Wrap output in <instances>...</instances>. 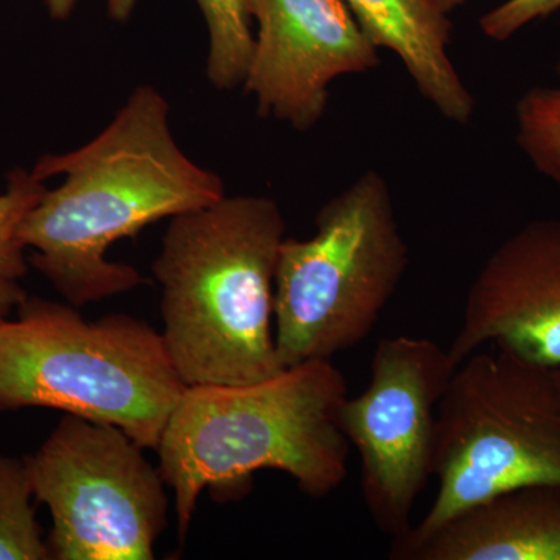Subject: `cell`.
<instances>
[{"label": "cell", "instance_id": "8fae6325", "mask_svg": "<svg viewBox=\"0 0 560 560\" xmlns=\"http://www.w3.org/2000/svg\"><path fill=\"white\" fill-rule=\"evenodd\" d=\"M396 560H560V485L523 486L475 504Z\"/></svg>", "mask_w": 560, "mask_h": 560}, {"label": "cell", "instance_id": "6da1fadb", "mask_svg": "<svg viewBox=\"0 0 560 560\" xmlns=\"http://www.w3.org/2000/svg\"><path fill=\"white\" fill-rule=\"evenodd\" d=\"M168 114L167 98L143 84L97 138L33 165L44 183L65 178L22 221L20 238L32 250L28 264L73 307L145 282L131 265L106 259L114 243L226 197L223 179L173 138Z\"/></svg>", "mask_w": 560, "mask_h": 560}, {"label": "cell", "instance_id": "e0dca14e", "mask_svg": "<svg viewBox=\"0 0 560 560\" xmlns=\"http://www.w3.org/2000/svg\"><path fill=\"white\" fill-rule=\"evenodd\" d=\"M560 11V0H506L482 14V35L495 43H506L533 22L545 20Z\"/></svg>", "mask_w": 560, "mask_h": 560}, {"label": "cell", "instance_id": "9a60e30c", "mask_svg": "<svg viewBox=\"0 0 560 560\" xmlns=\"http://www.w3.org/2000/svg\"><path fill=\"white\" fill-rule=\"evenodd\" d=\"M558 81L537 84L515 103V142L534 171L560 189V55Z\"/></svg>", "mask_w": 560, "mask_h": 560}, {"label": "cell", "instance_id": "d6986e66", "mask_svg": "<svg viewBox=\"0 0 560 560\" xmlns=\"http://www.w3.org/2000/svg\"><path fill=\"white\" fill-rule=\"evenodd\" d=\"M27 296V291L22 289L20 282L0 283V319L10 316Z\"/></svg>", "mask_w": 560, "mask_h": 560}, {"label": "cell", "instance_id": "ac0fdd59", "mask_svg": "<svg viewBox=\"0 0 560 560\" xmlns=\"http://www.w3.org/2000/svg\"><path fill=\"white\" fill-rule=\"evenodd\" d=\"M79 2L80 0H43L47 13L55 21L69 20ZM138 2L139 0H106V11L110 20L124 24L135 13Z\"/></svg>", "mask_w": 560, "mask_h": 560}, {"label": "cell", "instance_id": "3957f363", "mask_svg": "<svg viewBox=\"0 0 560 560\" xmlns=\"http://www.w3.org/2000/svg\"><path fill=\"white\" fill-rule=\"evenodd\" d=\"M287 224L256 195L172 217L153 275L161 331L187 386L249 385L283 371L275 341V279Z\"/></svg>", "mask_w": 560, "mask_h": 560}, {"label": "cell", "instance_id": "52a82bcc", "mask_svg": "<svg viewBox=\"0 0 560 560\" xmlns=\"http://www.w3.org/2000/svg\"><path fill=\"white\" fill-rule=\"evenodd\" d=\"M145 448L110 423L66 415L27 455L33 495L51 514V560H153L167 485Z\"/></svg>", "mask_w": 560, "mask_h": 560}, {"label": "cell", "instance_id": "5bb4252c", "mask_svg": "<svg viewBox=\"0 0 560 560\" xmlns=\"http://www.w3.org/2000/svg\"><path fill=\"white\" fill-rule=\"evenodd\" d=\"M33 499L27 458L0 455V560H51Z\"/></svg>", "mask_w": 560, "mask_h": 560}, {"label": "cell", "instance_id": "ba28073f", "mask_svg": "<svg viewBox=\"0 0 560 560\" xmlns=\"http://www.w3.org/2000/svg\"><path fill=\"white\" fill-rule=\"evenodd\" d=\"M456 368L448 349L430 338H383L366 388L342 401L340 425L359 455L364 506L390 539L411 528L433 477L438 407Z\"/></svg>", "mask_w": 560, "mask_h": 560}, {"label": "cell", "instance_id": "7a4b0ae2", "mask_svg": "<svg viewBox=\"0 0 560 560\" xmlns=\"http://www.w3.org/2000/svg\"><path fill=\"white\" fill-rule=\"evenodd\" d=\"M348 396L331 360L304 361L249 385L187 386L156 447L180 544L206 489L221 503L241 500L260 470L289 475L311 499L340 488L350 451L340 425Z\"/></svg>", "mask_w": 560, "mask_h": 560}, {"label": "cell", "instance_id": "7c38bea8", "mask_svg": "<svg viewBox=\"0 0 560 560\" xmlns=\"http://www.w3.org/2000/svg\"><path fill=\"white\" fill-rule=\"evenodd\" d=\"M375 49L400 58L425 101L442 117L467 125L475 98L448 55L452 22L438 0H342Z\"/></svg>", "mask_w": 560, "mask_h": 560}, {"label": "cell", "instance_id": "5b68a950", "mask_svg": "<svg viewBox=\"0 0 560 560\" xmlns=\"http://www.w3.org/2000/svg\"><path fill=\"white\" fill-rule=\"evenodd\" d=\"M433 477V503L389 559L499 493L560 485L559 368L500 348L460 361L438 407Z\"/></svg>", "mask_w": 560, "mask_h": 560}, {"label": "cell", "instance_id": "277c9868", "mask_svg": "<svg viewBox=\"0 0 560 560\" xmlns=\"http://www.w3.org/2000/svg\"><path fill=\"white\" fill-rule=\"evenodd\" d=\"M0 319V412L54 408L119 427L156 451L186 383L161 331L130 315L88 320L28 298Z\"/></svg>", "mask_w": 560, "mask_h": 560}, {"label": "cell", "instance_id": "8992f818", "mask_svg": "<svg viewBox=\"0 0 560 560\" xmlns=\"http://www.w3.org/2000/svg\"><path fill=\"white\" fill-rule=\"evenodd\" d=\"M311 238L280 245L275 341L283 370L370 337L408 267L388 180L366 171L330 198Z\"/></svg>", "mask_w": 560, "mask_h": 560}, {"label": "cell", "instance_id": "ffe728a7", "mask_svg": "<svg viewBox=\"0 0 560 560\" xmlns=\"http://www.w3.org/2000/svg\"><path fill=\"white\" fill-rule=\"evenodd\" d=\"M438 2L441 3L442 9L451 13L456 7L463 5L466 0H438Z\"/></svg>", "mask_w": 560, "mask_h": 560}, {"label": "cell", "instance_id": "30bf717a", "mask_svg": "<svg viewBox=\"0 0 560 560\" xmlns=\"http://www.w3.org/2000/svg\"><path fill=\"white\" fill-rule=\"evenodd\" d=\"M492 345L560 370V220L529 221L475 276L448 353L453 363Z\"/></svg>", "mask_w": 560, "mask_h": 560}, {"label": "cell", "instance_id": "4fadbf2b", "mask_svg": "<svg viewBox=\"0 0 560 560\" xmlns=\"http://www.w3.org/2000/svg\"><path fill=\"white\" fill-rule=\"evenodd\" d=\"M209 35L206 73L217 90L243 86L254 50L248 0H195Z\"/></svg>", "mask_w": 560, "mask_h": 560}, {"label": "cell", "instance_id": "9c48e42d", "mask_svg": "<svg viewBox=\"0 0 560 560\" xmlns=\"http://www.w3.org/2000/svg\"><path fill=\"white\" fill-rule=\"evenodd\" d=\"M248 10L257 35L243 90L261 117L312 130L335 80L381 66L342 0H248Z\"/></svg>", "mask_w": 560, "mask_h": 560}, {"label": "cell", "instance_id": "2e32d148", "mask_svg": "<svg viewBox=\"0 0 560 560\" xmlns=\"http://www.w3.org/2000/svg\"><path fill=\"white\" fill-rule=\"evenodd\" d=\"M47 187L32 171L14 167L0 194V283L20 282L28 272V256L20 238L22 221L40 201Z\"/></svg>", "mask_w": 560, "mask_h": 560}]
</instances>
